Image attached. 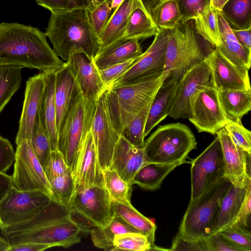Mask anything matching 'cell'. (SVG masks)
I'll return each mask as SVG.
<instances>
[{
	"label": "cell",
	"instance_id": "cell-55",
	"mask_svg": "<svg viewBox=\"0 0 251 251\" xmlns=\"http://www.w3.org/2000/svg\"><path fill=\"white\" fill-rule=\"evenodd\" d=\"M50 248L46 244L28 243L9 246L8 251H41Z\"/></svg>",
	"mask_w": 251,
	"mask_h": 251
},
{
	"label": "cell",
	"instance_id": "cell-9",
	"mask_svg": "<svg viewBox=\"0 0 251 251\" xmlns=\"http://www.w3.org/2000/svg\"><path fill=\"white\" fill-rule=\"evenodd\" d=\"M68 207L73 217L90 229L106 225L114 215L112 200L103 187L92 186L75 193Z\"/></svg>",
	"mask_w": 251,
	"mask_h": 251
},
{
	"label": "cell",
	"instance_id": "cell-54",
	"mask_svg": "<svg viewBox=\"0 0 251 251\" xmlns=\"http://www.w3.org/2000/svg\"><path fill=\"white\" fill-rule=\"evenodd\" d=\"M251 213V184L249 185L246 196L235 222L248 227L250 226Z\"/></svg>",
	"mask_w": 251,
	"mask_h": 251
},
{
	"label": "cell",
	"instance_id": "cell-18",
	"mask_svg": "<svg viewBox=\"0 0 251 251\" xmlns=\"http://www.w3.org/2000/svg\"><path fill=\"white\" fill-rule=\"evenodd\" d=\"M205 60L210 69L212 85L217 91L251 90L249 70L230 62L216 48Z\"/></svg>",
	"mask_w": 251,
	"mask_h": 251
},
{
	"label": "cell",
	"instance_id": "cell-52",
	"mask_svg": "<svg viewBox=\"0 0 251 251\" xmlns=\"http://www.w3.org/2000/svg\"><path fill=\"white\" fill-rule=\"evenodd\" d=\"M15 159V152L10 141L0 135V172L6 173Z\"/></svg>",
	"mask_w": 251,
	"mask_h": 251
},
{
	"label": "cell",
	"instance_id": "cell-61",
	"mask_svg": "<svg viewBox=\"0 0 251 251\" xmlns=\"http://www.w3.org/2000/svg\"><path fill=\"white\" fill-rule=\"evenodd\" d=\"M9 245L6 239L0 236V251H8Z\"/></svg>",
	"mask_w": 251,
	"mask_h": 251
},
{
	"label": "cell",
	"instance_id": "cell-49",
	"mask_svg": "<svg viewBox=\"0 0 251 251\" xmlns=\"http://www.w3.org/2000/svg\"><path fill=\"white\" fill-rule=\"evenodd\" d=\"M89 12L93 27L99 37L114 12L106 0Z\"/></svg>",
	"mask_w": 251,
	"mask_h": 251
},
{
	"label": "cell",
	"instance_id": "cell-51",
	"mask_svg": "<svg viewBox=\"0 0 251 251\" xmlns=\"http://www.w3.org/2000/svg\"><path fill=\"white\" fill-rule=\"evenodd\" d=\"M36 3L51 12L66 11L85 6L81 0H35ZM86 7V6H85Z\"/></svg>",
	"mask_w": 251,
	"mask_h": 251
},
{
	"label": "cell",
	"instance_id": "cell-26",
	"mask_svg": "<svg viewBox=\"0 0 251 251\" xmlns=\"http://www.w3.org/2000/svg\"><path fill=\"white\" fill-rule=\"evenodd\" d=\"M218 15L220 41L215 48L233 64L249 70L251 65V51L240 44L219 11Z\"/></svg>",
	"mask_w": 251,
	"mask_h": 251
},
{
	"label": "cell",
	"instance_id": "cell-28",
	"mask_svg": "<svg viewBox=\"0 0 251 251\" xmlns=\"http://www.w3.org/2000/svg\"><path fill=\"white\" fill-rule=\"evenodd\" d=\"M55 72L46 73V87L39 111L42 124L50 139L51 151L58 150L54 101Z\"/></svg>",
	"mask_w": 251,
	"mask_h": 251
},
{
	"label": "cell",
	"instance_id": "cell-32",
	"mask_svg": "<svg viewBox=\"0 0 251 251\" xmlns=\"http://www.w3.org/2000/svg\"><path fill=\"white\" fill-rule=\"evenodd\" d=\"M178 166L176 164L146 162L135 174L132 183L146 190L158 189L166 176Z\"/></svg>",
	"mask_w": 251,
	"mask_h": 251
},
{
	"label": "cell",
	"instance_id": "cell-7",
	"mask_svg": "<svg viewBox=\"0 0 251 251\" xmlns=\"http://www.w3.org/2000/svg\"><path fill=\"white\" fill-rule=\"evenodd\" d=\"M97 100L80 92L73 101L58 129V148L73 171L82 142L90 129Z\"/></svg>",
	"mask_w": 251,
	"mask_h": 251
},
{
	"label": "cell",
	"instance_id": "cell-5",
	"mask_svg": "<svg viewBox=\"0 0 251 251\" xmlns=\"http://www.w3.org/2000/svg\"><path fill=\"white\" fill-rule=\"evenodd\" d=\"M164 79L162 74L146 81L106 90L109 112L120 136L132 119L152 101Z\"/></svg>",
	"mask_w": 251,
	"mask_h": 251
},
{
	"label": "cell",
	"instance_id": "cell-62",
	"mask_svg": "<svg viewBox=\"0 0 251 251\" xmlns=\"http://www.w3.org/2000/svg\"><path fill=\"white\" fill-rule=\"evenodd\" d=\"M165 0H147V2L145 6L149 11L150 9L156 2Z\"/></svg>",
	"mask_w": 251,
	"mask_h": 251
},
{
	"label": "cell",
	"instance_id": "cell-4",
	"mask_svg": "<svg viewBox=\"0 0 251 251\" xmlns=\"http://www.w3.org/2000/svg\"><path fill=\"white\" fill-rule=\"evenodd\" d=\"M168 30L163 75L172 74L178 80L187 71L204 61L215 48L197 31L194 20L180 22Z\"/></svg>",
	"mask_w": 251,
	"mask_h": 251
},
{
	"label": "cell",
	"instance_id": "cell-63",
	"mask_svg": "<svg viewBox=\"0 0 251 251\" xmlns=\"http://www.w3.org/2000/svg\"><path fill=\"white\" fill-rule=\"evenodd\" d=\"M142 1L143 2L144 5H145V4H146V3L147 2V0H142Z\"/></svg>",
	"mask_w": 251,
	"mask_h": 251
},
{
	"label": "cell",
	"instance_id": "cell-35",
	"mask_svg": "<svg viewBox=\"0 0 251 251\" xmlns=\"http://www.w3.org/2000/svg\"><path fill=\"white\" fill-rule=\"evenodd\" d=\"M251 0H228L220 11L232 29L251 27Z\"/></svg>",
	"mask_w": 251,
	"mask_h": 251
},
{
	"label": "cell",
	"instance_id": "cell-45",
	"mask_svg": "<svg viewBox=\"0 0 251 251\" xmlns=\"http://www.w3.org/2000/svg\"><path fill=\"white\" fill-rule=\"evenodd\" d=\"M224 128L237 146L251 153V132L243 126L241 120H231Z\"/></svg>",
	"mask_w": 251,
	"mask_h": 251
},
{
	"label": "cell",
	"instance_id": "cell-1",
	"mask_svg": "<svg viewBox=\"0 0 251 251\" xmlns=\"http://www.w3.org/2000/svg\"><path fill=\"white\" fill-rule=\"evenodd\" d=\"M90 228L77 221L70 208L56 200L31 219L0 230L9 246L35 243L67 248L78 243Z\"/></svg>",
	"mask_w": 251,
	"mask_h": 251
},
{
	"label": "cell",
	"instance_id": "cell-56",
	"mask_svg": "<svg viewBox=\"0 0 251 251\" xmlns=\"http://www.w3.org/2000/svg\"><path fill=\"white\" fill-rule=\"evenodd\" d=\"M251 27L246 29H234L232 31L240 44L251 51Z\"/></svg>",
	"mask_w": 251,
	"mask_h": 251
},
{
	"label": "cell",
	"instance_id": "cell-41",
	"mask_svg": "<svg viewBox=\"0 0 251 251\" xmlns=\"http://www.w3.org/2000/svg\"><path fill=\"white\" fill-rule=\"evenodd\" d=\"M29 141L44 170L51 150L49 136L42 124L39 112L34 123L31 139Z\"/></svg>",
	"mask_w": 251,
	"mask_h": 251
},
{
	"label": "cell",
	"instance_id": "cell-40",
	"mask_svg": "<svg viewBox=\"0 0 251 251\" xmlns=\"http://www.w3.org/2000/svg\"><path fill=\"white\" fill-rule=\"evenodd\" d=\"M147 251L169 250L153 246L148 237L137 232H127L116 235L113 241L114 251Z\"/></svg>",
	"mask_w": 251,
	"mask_h": 251
},
{
	"label": "cell",
	"instance_id": "cell-64",
	"mask_svg": "<svg viewBox=\"0 0 251 251\" xmlns=\"http://www.w3.org/2000/svg\"><path fill=\"white\" fill-rule=\"evenodd\" d=\"M84 3V4L85 5V0H81Z\"/></svg>",
	"mask_w": 251,
	"mask_h": 251
},
{
	"label": "cell",
	"instance_id": "cell-3",
	"mask_svg": "<svg viewBox=\"0 0 251 251\" xmlns=\"http://www.w3.org/2000/svg\"><path fill=\"white\" fill-rule=\"evenodd\" d=\"M45 33L53 50L65 62L78 53H84L93 60L101 49L99 37L85 6L51 12Z\"/></svg>",
	"mask_w": 251,
	"mask_h": 251
},
{
	"label": "cell",
	"instance_id": "cell-34",
	"mask_svg": "<svg viewBox=\"0 0 251 251\" xmlns=\"http://www.w3.org/2000/svg\"><path fill=\"white\" fill-rule=\"evenodd\" d=\"M112 206L115 214L146 236L153 246H156L154 241L156 226L152 221L141 214L132 205H127L112 201Z\"/></svg>",
	"mask_w": 251,
	"mask_h": 251
},
{
	"label": "cell",
	"instance_id": "cell-17",
	"mask_svg": "<svg viewBox=\"0 0 251 251\" xmlns=\"http://www.w3.org/2000/svg\"><path fill=\"white\" fill-rule=\"evenodd\" d=\"M72 173L75 193L92 186L104 187L103 170L90 130L82 142Z\"/></svg>",
	"mask_w": 251,
	"mask_h": 251
},
{
	"label": "cell",
	"instance_id": "cell-29",
	"mask_svg": "<svg viewBox=\"0 0 251 251\" xmlns=\"http://www.w3.org/2000/svg\"><path fill=\"white\" fill-rule=\"evenodd\" d=\"M159 30L160 28L153 22L142 0H133L122 38L138 40L145 39L155 36Z\"/></svg>",
	"mask_w": 251,
	"mask_h": 251
},
{
	"label": "cell",
	"instance_id": "cell-59",
	"mask_svg": "<svg viewBox=\"0 0 251 251\" xmlns=\"http://www.w3.org/2000/svg\"><path fill=\"white\" fill-rule=\"evenodd\" d=\"M228 0H210V5L221 11Z\"/></svg>",
	"mask_w": 251,
	"mask_h": 251
},
{
	"label": "cell",
	"instance_id": "cell-14",
	"mask_svg": "<svg viewBox=\"0 0 251 251\" xmlns=\"http://www.w3.org/2000/svg\"><path fill=\"white\" fill-rule=\"evenodd\" d=\"M225 168L221 145L217 136L191 161L190 201L199 198L208 187L224 177Z\"/></svg>",
	"mask_w": 251,
	"mask_h": 251
},
{
	"label": "cell",
	"instance_id": "cell-13",
	"mask_svg": "<svg viewBox=\"0 0 251 251\" xmlns=\"http://www.w3.org/2000/svg\"><path fill=\"white\" fill-rule=\"evenodd\" d=\"M167 42L168 30L160 28L149 48L138 56L131 67L109 88L135 84L163 74Z\"/></svg>",
	"mask_w": 251,
	"mask_h": 251
},
{
	"label": "cell",
	"instance_id": "cell-50",
	"mask_svg": "<svg viewBox=\"0 0 251 251\" xmlns=\"http://www.w3.org/2000/svg\"><path fill=\"white\" fill-rule=\"evenodd\" d=\"M169 251H208L204 238L188 239L178 233L174 239Z\"/></svg>",
	"mask_w": 251,
	"mask_h": 251
},
{
	"label": "cell",
	"instance_id": "cell-23",
	"mask_svg": "<svg viewBox=\"0 0 251 251\" xmlns=\"http://www.w3.org/2000/svg\"><path fill=\"white\" fill-rule=\"evenodd\" d=\"M80 92L77 80L66 62L55 72L54 101L57 131L70 105Z\"/></svg>",
	"mask_w": 251,
	"mask_h": 251
},
{
	"label": "cell",
	"instance_id": "cell-2",
	"mask_svg": "<svg viewBox=\"0 0 251 251\" xmlns=\"http://www.w3.org/2000/svg\"><path fill=\"white\" fill-rule=\"evenodd\" d=\"M65 63L39 28L16 22L0 23V65L49 73L57 71Z\"/></svg>",
	"mask_w": 251,
	"mask_h": 251
},
{
	"label": "cell",
	"instance_id": "cell-21",
	"mask_svg": "<svg viewBox=\"0 0 251 251\" xmlns=\"http://www.w3.org/2000/svg\"><path fill=\"white\" fill-rule=\"evenodd\" d=\"M66 63L74 75L82 95L89 100H97L107 89L93 59L90 60L84 53H78L71 55Z\"/></svg>",
	"mask_w": 251,
	"mask_h": 251
},
{
	"label": "cell",
	"instance_id": "cell-57",
	"mask_svg": "<svg viewBox=\"0 0 251 251\" xmlns=\"http://www.w3.org/2000/svg\"><path fill=\"white\" fill-rule=\"evenodd\" d=\"M13 186L12 176L0 172V200Z\"/></svg>",
	"mask_w": 251,
	"mask_h": 251
},
{
	"label": "cell",
	"instance_id": "cell-6",
	"mask_svg": "<svg viewBox=\"0 0 251 251\" xmlns=\"http://www.w3.org/2000/svg\"><path fill=\"white\" fill-rule=\"evenodd\" d=\"M196 146L191 129L176 123L159 126L145 141L144 147L147 162L179 166Z\"/></svg>",
	"mask_w": 251,
	"mask_h": 251
},
{
	"label": "cell",
	"instance_id": "cell-33",
	"mask_svg": "<svg viewBox=\"0 0 251 251\" xmlns=\"http://www.w3.org/2000/svg\"><path fill=\"white\" fill-rule=\"evenodd\" d=\"M132 3L133 0H125L113 13L99 35L101 49L123 37Z\"/></svg>",
	"mask_w": 251,
	"mask_h": 251
},
{
	"label": "cell",
	"instance_id": "cell-11",
	"mask_svg": "<svg viewBox=\"0 0 251 251\" xmlns=\"http://www.w3.org/2000/svg\"><path fill=\"white\" fill-rule=\"evenodd\" d=\"M51 200L44 192L20 191L13 186L0 200V230L31 219Z\"/></svg>",
	"mask_w": 251,
	"mask_h": 251
},
{
	"label": "cell",
	"instance_id": "cell-8",
	"mask_svg": "<svg viewBox=\"0 0 251 251\" xmlns=\"http://www.w3.org/2000/svg\"><path fill=\"white\" fill-rule=\"evenodd\" d=\"M231 185L224 177L211 185L199 198L190 201L178 233L188 239L209 236L219 204Z\"/></svg>",
	"mask_w": 251,
	"mask_h": 251
},
{
	"label": "cell",
	"instance_id": "cell-60",
	"mask_svg": "<svg viewBox=\"0 0 251 251\" xmlns=\"http://www.w3.org/2000/svg\"><path fill=\"white\" fill-rule=\"evenodd\" d=\"M110 7L113 12L125 0H107Z\"/></svg>",
	"mask_w": 251,
	"mask_h": 251
},
{
	"label": "cell",
	"instance_id": "cell-58",
	"mask_svg": "<svg viewBox=\"0 0 251 251\" xmlns=\"http://www.w3.org/2000/svg\"><path fill=\"white\" fill-rule=\"evenodd\" d=\"M106 0H85V6L89 12H91Z\"/></svg>",
	"mask_w": 251,
	"mask_h": 251
},
{
	"label": "cell",
	"instance_id": "cell-24",
	"mask_svg": "<svg viewBox=\"0 0 251 251\" xmlns=\"http://www.w3.org/2000/svg\"><path fill=\"white\" fill-rule=\"evenodd\" d=\"M250 184L251 181L244 186L231 185L219 204L209 236L236 222Z\"/></svg>",
	"mask_w": 251,
	"mask_h": 251
},
{
	"label": "cell",
	"instance_id": "cell-16",
	"mask_svg": "<svg viewBox=\"0 0 251 251\" xmlns=\"http://www.w3.org/2000/svg\"><path fill=\"white\" fill-rule=\"evenodd\" d=\"M188 120L199 132L213 135L231 121L225 114L219 100L218 91L213 86L205 88L199 94Z\"/></svg>",
	"mask_w": 251,
	"mask_h": 251
},
{
	"label": "cell",
	"instance_id": "cell-39",
	"mask_svg": "<svg viewBox=\"0 0 251 251\" xmlns=\"http://www.w3.org/2000/svg\"><path fill=\"white\" fill-rule=\"evenodd\" d=\"M104 187L112 201L131 205V187L114 170H103Z\"/></svg>",
	"mask_w": 251,
	"mask_h": 251
},
{
	"label": "cell",
	"instance_id": "cell-19",
	"mask_svg": "<svg viewBox=\"0 0 251 251\" xmlns=\"http://www.w3.org/2000/svg\"><path fill=\"white\" fill-rule=\"evenodd\" d=\"M222 148L224 177L232 185L244 186L251 181V154L237 146L224 127L216 133Z\"/></svg>",
	"mask_w": 251,
	"mask_h": 251
},
{
	"label": "cell",
	"instance_id": "cell-15",
	"mask_svg": "<svg viewBox=\"0 0 251 251\" xmlns=\"http://www.w3.org/2000/svg\"><path fill=\"white\" fill-rule=\"evenodd\" d=\"M90 130L100 166L103 170L109 168L115 147L120 138L109 112L106 90L97 100Z\"/></svg>",
	"mask_w": 251,
	"mask_h": 251
},
{
	"label": "cell",
	"instance_id": "cell-10",
	"mask_svg": "<svg viewBox=\"0 0 251 251\" xmlns=\"http://www.w3.org/2000/svg\"><path fill=\"white\" fill-rule=\"evenodd\" d=\"M210 86H212L211 71L205 60L187 71L177 81L168 116L174 119H189L196 99Z\"/></svg>",
	"mask_w": 251,
	"mask_h": 251
},
{
	"label": "cell",
	"instance_id": "cell-44",
	"mask_svg": "<svg viewBox=\"0 0 251 251\" xmlns=\"http://www.w3.org/2000/svg\"><path fill=\"white\" fill-rule=\"evenodd\" d=\"M220 233L239 251H251V233L247 227L235 222Z\"/></svg>",
	"mask_w": 251,
	"mask_h": 251
},
{
	"label": "cell",
	"instance_id": "cell-38",
	"mask_svg": "<svg viewBox=\"0 0 251 251\" xmlns=\"http://www.w3.org/2000/svg\"><path fill=\"white\" fill-rule=\"evenodd\" d=\"M218 12L210 5L194 20L197 32L215 47L219 45L220 41Z\"/></svg>",
	"mask_w": 251,
	"mask_h": 251
},
{
	"label": "cell",
	"instance_id": "cell-53",
	"mask_svg": "<svg viewBox=\"0 0 251 251\" xmlns=\"http://www.w3.org/2000/svg\"><path fill=\"white\" fill-rule=\"evenodd\" d=\"M208 251H239L220 232L204 238Z\"/></svg>",
	"mask_w": 251,
	"mask_h": 251
},
{
	"label": "cell",
	"instance_id": "cell-42",
	"mask_svg": "<svg viewBox=\"0 0 251 251\" xmlns=\"http://www.w3.org/2000/svg\"><path fill=\"white\" fill-rule=\"evenodd\" d=\"M152 101L144 107L126 127L123 136L133 146L144 147V131L150 108Z\"/></svg>",
	"mask_w": 251,
	"mask_h": 251
},
{
	"label": "cell",
	"instance_id": "cell-25",
	"mask_svg": "<svg viewBox=\"0 0 251 251\" xmlns=\"http://www.w3.org/2000/svg\"><path fill=\"white\" fill-rule=\"evenodd\" d=\"M142 53L139 40L122 38L101 48L93 61L99 70H103L137 57Z\"/></svg>",
	"mask_w": 251,
	"mask_h": 251
},
{
	"label": "cell",
	"instance_id": "cell-30",
	"mask_svg": "<svg viewBox=\"0 0 251 251\" xmlns=\"http://www.w3.org/2000/svg\"><path fill=\"white\" fill-rule=\"evenodd\" d=\"M127 232L140 233L115 213L106 225L92 228L90 231L94 245L105 251H113V241L116 235Z\"/></svg>",
	"mask_w": 251,
	"mask_h": 251
},
{
	"label": "cell",
	"instance_id": "cell-36",
	"mask_svg": "<svg viewBox=\"0 0 251 251\" xmlns=\"http://www.w3.org/2000/svg\"><path fill=\"white\" fill-rule=\"evenodd\" d=\"M149 11L153 22L159 28L172 29L181 22L177 0L156 2Z\"/></svg>",
	"mask_w": 251,
	"mask_h": 251
},
{
	"label": "cell",
	"instance_id": "cell-12",
	"mask_svg": "<svg viewBox=\"0 0 251 251\" xmlns=\"http://www.w3.org/2000/svg\"><path fill=\"white\" fill-rule=\"evenodd\" d=\"M14 162V171L11 176L15 188L20 191H41L56 201L28 140H24L17 144Z\"/></svg>",
	"mask_w": 251,
	"mask_h": 251
},
{
	"label": "cell",
	"instance_id": "cell-20",
	"mask_svg": "<svg viewBox=\"0 0 251 251\" xmlns=\"http://www.w3.org/2000/svg\"><path fill=\"white\" fill-rule=\"evenodd\" d=\"M46 84V73L30 77L25 83V98L15 142L30 140Z\"/></svg>",
	"mask_w": 251,
	"mask_h": 251
},
{
	"label": "cell",
	"instance_id": "cell-37",
	"mask_svg": "<svg viewBox=\"0 0 251 251\" xmlns=\"http://www.w3.org/2000/svg\"><path fill=\"white\" fill-rule=\"evenodd\" d=\"M22 68L0 65V113L21 86Z\"/></svg>",
	"mask_w": 251,
	"mask_h": 251
},
{
	"label": "cell",
	"instance_id": "cell-31",
	"mask_svg": "<svg viewBox=\"0 0 251 251\" xmlns=\"http://www.w3.org/2000/svg\"><path fill=\"white\" fill-rule=\"evenodd\" d=\"M218 93L222 108L229 119L241 120L251 110V90H219Z\"/></svg>",
	"mask_w": 251,
	"mask_h": 251
},
{
	"label": "cell",
	"instance_id": "cell-48",
	"mask_svg": "<svg viewBox=\"0 0 251 251\" xmlns=\"http://www.w3.org/2000/svg\"><path fill=\"white\" fill-rule=\"evenodd\" d=\"M137 57L105 69L99 70L100 78L106 89L110 87L131 67Z\"/></svg>",
	"mask_w": 251,
	"mask_h": 251
},
{
	"label": "cell",
	"instance_id": "cell-27",
	"mask_svg": "<svg viewBox=\"0 0 251 251\" xmlns=\"http://www.w3.org/2000/svg\"><path fill=\"white\" fill-rule=\"evenodd\" d=\"M177 81L172 74L164 78L151 103L145 127V137L168 116Z\"/></svg>",
	"mask_w": 251,
	"mask_h": 251
},
{
	"label": "cell",
	"instance_id": "cell-43",
	"mask_svg": "<svg viewBox=\"0 0 251 251\" xmlns=\"http://www.w3.org/2000/svg\"><path fill=\"white\" fill-rule=\"evenodd\" d=\"M48 180L56 201L68 207L75 194L74 180L72 172Z\"/></svg>",
	"mask_w": 251,
	"mask_h": 251
},
{
	"label": "cell",
	"instance_id": "cell-22",
	"mask_svg": "<svg viewBox=\"0 0 251 251\" xmlns=\"http://www.w3.org/2000/svg\"><path fill=\"white\" fill-rule=\"evenodd\" d=\"M146 162L144 147L133 146L121 135L115 147L109 168L115 171L131 187L135 174Z\"/></svg>",
	"mask_w": 251,
	"mask_h": 251
},
{
	"label": "cell",
	"instance_id": "cell-46",
	"mask_svg": "<svg viewBox=\"0 0 251 251\" xmlns=\"http://www.w3.org/2000/svg\"><path fill=\"white\" fill-rule=\"evenodd\" d=\"M177 4L183 23L197 18L210 5V0H177Z\"/></svg>",
	"mask_w": 251,
	"mask_h": 251
},
{
	"label": "cell",
	"instance_id": "cell-47",
	"mask_svg": "<svg viewBox=\"0 0 251 251\" xmlns=\"http://www.w3.org/2000/svg\"><path fill=\"white\" fill-rule=\"evenodd\" d=\"M44 171L48 179L71 171L59 150L51 151Z\"/></svg>",
	"mask_w": 251,
	"mask_h": 251
}]
</instances>
